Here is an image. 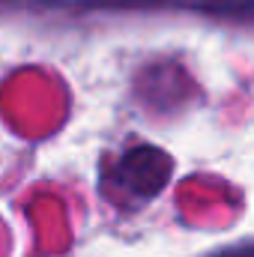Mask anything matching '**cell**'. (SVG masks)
<instances>
[{
  "instance_id": "cell-1",
  "label": "cell",
  "mask_w": 254,
  "mask_h": 257,
  "mask_svg": "<svg viewBox=\"0 0 254 257\" xmlns=\"http://www.w3.org/2000/svg\"><path fill=\"white\" fill-rule=\"evenodd\" d=\"M171 177V156L159 147H135L117 162V183L132 197H153Z\"/></svg>"
},
{
  "instance_id": "cell-2",
  "label": "cell",
  "mask_w": 254,
  "mask_h": 257,
  "mask_svg": "<svg viewBox=\"0 0 254 257\" xmlns=\"http://www.w3.org/2000/svg\"><path fill=\"white\" fill-rule=\"evenodd\" d=\"M203 6L218 15H254V0H206Z\"/></svg>"
}]
</instances>
